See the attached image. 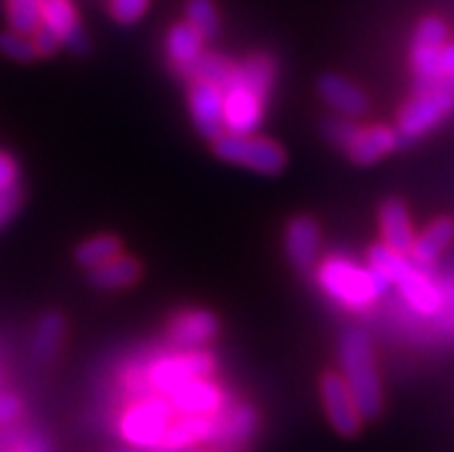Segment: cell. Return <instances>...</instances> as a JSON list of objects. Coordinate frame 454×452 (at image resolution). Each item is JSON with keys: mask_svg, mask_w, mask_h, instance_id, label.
Wrapping results in <instances>:
<instances>
[{"mask_svg": "<svg viewBox=\"0 0 454 452\" xmlns=\"http://www.w3.org/2000/svg\"><path fill=\"white\" fill-rule=\"evenodd\" d=\"M275 83V63L265 53L249 56L224 88V132L254 134L263 123L265 102Z\"/></svg>", "mask_w": 454, "mask_h": 452, "instance_id": "6da1fadb", "label": "cell"}, {"mask_svg": "<svg viewBox=\"0 0 454 452\" xmlns=\"http://www.w3.org/2000/svg\"><path fill=\"white\" fill-rule=\"evenodd\" d=\"M337 362L364 423L379 418L386 397H383V381H380L374 344L367 330L351 326L341 332L337 342Z\"/></svg>", "mask_w": 454, "mask_h": 452, "instance_id": "7a4b0ae2", "label": "cell"}, {"mask_svg": "<svg viewBox=\"0 0 454 452\" xmlns=\"http://www.w3.org/2000/svg\"><path fill=\"white\" fill-rule=\"evenodd\" d=\"M317 277L323 291L328 293L334 303L351 309H364L374 305L392 287L379 270L369 266L363 268L337 257L323 261Z\"/></svg>", "mask_w": 454, "mask_h": 452, "instance_id": "3957f363", "label": "cell"}, {"mask_svg": "<svg viewBox=\"0 0 454 452\" xmlns=\"http://www.w3.org/2000/svg\"><path fill=\"white\" fill-rule=\"evenodd\" d=\"M454 111V76L441 79L434 86L415 91L413 98L403 104L397 118V134L402 144H413L418 139L436 130Z\"/></svg>", "mask_w": 454, "mask_h": 452, "instance_id": "277c9868", "label": "cell"}, {"mask_svg": "<svg viewBox=\"0 0 454 452\" xmlns=\"http://www.w3.org/2000/svg\"><path fill=\"white\" fill-rule=\"evenodd\" d=\"M178 413L167 395H145L121 416L118 430L122 441L138 452L161 448L168 424Z\"/></svg>", "mask_w": 454, "mask_h": 452, "instance_id": "5b68a950", "label": "cell"}, {"mask_svg": "<svg viewBox=\"0 0 454 452\" xmlns=\"http://www.w3.org/2000/svg\"><path fill=\"white\" fill-rule=\"evenodd\" d=\"M213 153L222 162L245 166L259 176H279L286 169V150L282 144L259 134L222 132L213 141Z\"/></svg>", "mask_w": 454, "mask_h": 452, "instance_id": "8992f818", "label": "cell"}, {"mask_svg": "<svg viewBox=\"0 0 454 452\" xmlns=\"http://www.w3.org/2000/svg\"><path fill=\"white\" fill-rule=\"evenodd\" d=\"M215 372V358L203 349L157 358L145 372L150 395H171L173 390L194 378H206Z\"/></svg>", "mask_w": 454, "mask_h": 452, "instance_id": "52a82bcc", "label": "cell"}, {"mask_svg": "<svg viewBox=\"0 0 454 452\" xmlns=\"http://www.w3.org/2000/svg\"><path fill=\"white\" fill-rule=\"evenodd\" d=\"M448 44V26L441 17H425L415 26L413 35H411V49L409 60L411 69L415 76V91L420 88L434 86L441 81V72H438V60H441V52Z\"/></svg>", "mask_w": 454, "mask_h": 452, "instance_id": "ba28073f", "label": "cell"}, {"mask_svg": "<svg viewBox=\"0 0 454 452\" xmlns=\"http://www.w3.org/2000/svg\"><path fill=\"white\" fill-rule=\"evenodd\" d=\"M321 401L325 418H328L330 427L344 439H353L363 432L364 418L360 408H357L356 400H353L351 390L346 385L344 377L340 369H328L321 377Z\"/></svg>", "mask_w": 454, "mask_h": 452, "instance_id": "9c48e42d", "label": "cell"}, {"mask_svg": "<svg viewBox=\"0 0 454 452\" xmlns=\"http://www.w3.org/2000/svg\"><path fill=\"white\" fill-rule=\"evenodd\" d=\"M190 115L196 132L207 141H215L224 132V91L207 79H192Z\"/></svg>", "mask_w": 454, "mask_h": 452, "instance_id": "30bf717a", "label": "cell"}, {"mask_svg": "<svg viewBox=\"0 0 454 452\" xmlns=\"http://www.w3.org/2000/svg\"><path fill=\"white\" fill-rule=\"evenodd\" d=\"M219 328L222 323L210 309H184L168 323V342L180 351L203 349L217 337Z\"/></svg>", "mask_w": 454, "mask_h": 452, "instance_id": "8fae6325", "label": "cell"}, {"mask_svg": "<svg viewBox=\"0 0 454 452\" xmlns=\"http://www.w3.org/2000/svg\"><path fill=\"white\" fill-rule=\"evenodd\" d=\"M42 26L51 30L60 40V44L72 53L83 56L90 49V40H88L72 0H44L42 3Z\"/></svg>", "mask_w": 454, "mask_h": 452, "instance_id": "7c38bea8", "label": "cell"}, {"mask_svg": "<svg viewBox=\"0 0 454 452\" xmlns=\"http://www.w3.org/2000/svg\"><path fill=\"white\" fill-rule=\"evenodd\" d=\"M317 92L328 109H333L337 115H344V118H353V121L363 118L372 107L367 92L337 72H325V75L318 76Z\"/></svg>", "mask_w": 454, "mask_h": 452, "instance_id": "4fadbf2b", "label": "cell"}, {"mask_svg": "<svg viewBox=\"0 0 454 452\" xmlns=\"http://www.w3.org/2000/svg\"><path fill=\"white\" fill-rule=\"evenodd\" d=\"M284 247H286L288 261L300 273H309L318 261L321 252V226L311 215H295L288 219L284 231Z\"/></svg>", "mask_w": 454, "mask_h": 452, "instance_id": "5bb4252c", "label": "cell"}, {"mask_svg": "<svg viewBox=\"0 0 454 452\" xmlns=\"http://www.w3.org/2000/svg\"><path fill=\"white\" fill-rule=\"evenodd\" d=\"M167 397L178 416H217L226 408L224 390L210 377L183 384Z\"/></svg>", "mask_w": 454, "mask_h": 452, "instance_id": "9a60e30c", "label": "cell"}, {"mask_svg": "<svg viewBox=\"0 0 454 452\" xmlns=\"http://www.w3.org/2000/svg\"><path fill=\"white\" fill-rule=\"evenodd\" d=\"M402 146L397 130L387 125H367L357 127L351 141L346 144V157L357 166H369L387 157Z\"/></svg>", "mask_w": 454, "mask_h": 452, "instance_id": "2e32d148", "label": "cell"}, {"mask_svg": "<svg viewBox=\"0 0 454 452\" xmlns=\"http://www.w3.org/2000/svg\"><path fill=\"white\" fill-rule=\"evenodd\" d=\"M203 42L206 40L187 21L173 23L167 33V44L164 46H167L168 65H171L176 75L192 81L201 58L206 56Z\"/></svg>", "mask_w": 454, "mask_h": 452, "instance_id": "e0dca14e", "label": "cell"}, {"mask_svg": "<svg viewBox=\"0 0 454 452\" xmlns=\"http://www.w3.org/2000/svg\"><path fill=\"white\" fill-rule=\"evenodd\" d=\"M217 416H178V418H173L161 448L171 452H190L201 443H215L219 430Z\"/></svg>", "mask_w": 454, "mask_h": 452, "instance_id": "ac0fdd59", "label": "cell"}, {"mask_svg": "<svg viewBox=\"0 0 454 452\" xmlns=\"http://www.w3.org/2000/svg\"><path fill=\"white\" fill-rule=\"evenodd\" d=\"M379 226L383 245H387L399 254H411L415 242V229L409 208H406L402 199L392 196V199H386L380 203Z\"/></svg>", "mask_w": 454, "mask_h": 452, "instance_id": "d6986e66", "label": "cell"}, {"mask_svg": "<svg viewBox=\"0 0 454 452\" xmlns=\"http://www.w3.org/2000/svg\"><path fill=\"white\" fill-rule=\"evenodd\" d=\"M395 287L402 291L406 303H409L415 312H420V314L434 316L441 312V307H443V293H441V287L429 277L427 268H420V266H411V268L406 270V275H403Z\"/></svg>", "mask_w": 454, "mask_h": 452, "instance_id": "ffe728a7", "label": "cell"}, {"mask_svg": "<svg viewBox=\"0 0 454 452\" xmlns=\"http://www.w3.org/2000/svg\"><path fill=\"white\" fill-rule=\"evenodd\" d=\"M454 241V219L452 218H438L434 219L420 235H415L413 250H411V261L420 268H432L441 254Z\"/></svg>", "mask_w": 454, "mask_h": 452, "instance_id": "44dd1931", "label": "cell"}, {"mask_svg": "<svg viewBox=\"0 0 454 452\" xmlns=\"http://www.w3.org/2000/svg\"><path fill=\"white\" fill-rule=\"evenodd\" d=\"M219 430L215 443L222 441L224 446H245L254 439L259 430V416L249 404H236L226 407L219 413Z\"/></svg>", "mask_w": 454, "mask_h": 452, "instance_id": "7402d4cb", "label": "cell"}, {"mask_svg": "<svg viewBox=\"0 0 454 452\" xmlns=\"http://www.w3.org/2000/svg\"><path fill=\"white\" fill-rule=\"evenodd\" d=\"M141 273L144 270H141L137 257L118 254L106 264L88 270V280H90L92 287L104 289V291H118V289L134 287L141 280Z\"/></svg>", "mask_w": 454, "mask_h": 452, "instance_id": "603a6c76", "label": "cell"}, {"mask_svg": "<svg viewBox=\"0 0 454 452\" xmlns=\"http://www.w3.org/2000/svg\"><path fill=\"white\" fill-rule=\"evenodd\" d=\"M122 254V241L114 234H98L92 238H86L74 250V261L81 268L92 270L98 266L106 264L114 257Z\"/></svg>", "mask_w": 454, "mask_h": 452, "instance_id": "cb8c5ba5", "label": "cell"}, {"mask_svg": "<svg viewBox=\"0 0 454 452\" xmlns=\"http://www.w3.org/2000/svg\"><path fill=\"white\" fill-rule=\"evenodd\" d=\"M65 339V316L60 312H46L35 328L33 351L40 361H51Z\"/></svg>", "mask_w": 454, "mask_h": 452, "instance_id": "d4e9b609", "label": "cell"}, {"mask_svg": "<svg viewBox=\"0 0 454 452\" xmlns=\"http://www.w3.org/2000/svg\"><path fill=\"white\" fill-rule=\"evenodd\" d=\"M184 21L190 23L203 40H215L219 35V12L213 0H187Z\"/></svg>", "mask_w": 454, "mask_h": 452, "instance_id": "484cf974", "label": "cell"}, {"mask_svg": "<svg viewBox=\"0 0 454 452\" xmlns=\"http://www.w3.org/2000/svg\"><path fill=\"white\" fill-rule=\"evenodd\" d=\"M42 3L44 0H7V19L12 30L33 35L42 23Z\"/></svg>", "mask_w": 454, "mask_h": 452, "instance_id": "4316f807", "label": "cell"}, {"mask_svg": "<svg viewBox=\"0 0 454 452\" xmlns=\"http://www.w3.org/2000/svg\"><path fill=\"white\" fill-rule=\"evenodd\" d=\"M0 52L12 58V60H17V63H33L35 58L40 56L33 42V35H23L17 33V30L0 35Z\"/></svg>", "mask_w": 454, "mask_h": 452, "instance_id": "83f0119b", "label": "cell"}, {"mask_svg": "<svg viewBox=\"0 0 454 452\" xmlns=\"http://www.w3.org/2000/svg\"><path fill=\"white\" fill-rule=\"evenodd\" d=\"M150 0H109V14L121 26H134L148 12Z\"/></svg>", "mask_w": 454, "mask_h": 452, "instance_id": "f1b7e54d", "label": "cell"}, {"mask_svg": "<svg viewBox=\"0 0 454 452\" xmlns=\"http://www.w3.org/2000/svg\"><path fill=\"white\" fill-rule=\"evenodd\" d=\"M357 123H353V118H344V115H334V118H325L321 125L323 134L328 139L330 144H334L337 148L344 150L346 144L351 141V137L356 134Z\"/></svg>", "mask_w": 454, "mask_h": 452, "instance_id": "f546056e", "label": "cell"}, {"mask_svg": "<svg viewBox=\"0 0 454 452\" xmlns=\"http://www.w3.org/2000/svg\"><path fill=\"white\" fill-rule=\"evenodd\" d=\"M5 452H53L51 443L40 432H26Z\"/></svg>", "mask_w": 454, "mask_h": 452, "instance_id": "4dcf8cb0", "label": "cell"}, {"mask_svg": "<svg viewBox=\"0 0 454 452\" xmlns=\"http://www.w3.org/2000/svg\"><path fill=\"white\" fill-rule=\"evenodd\" d=\"M21 400L17 395H12V393H5V390H0V427L3 424H10L21 416Z\"/></svg>", "mask_w": 454, "mask_h": 452, "instance_id": "1f68e13d", "label": "cell"}, {"mask_svg": "<svg viewBox=\"0 0 454 452\" xmlns=\"http://www.w3.org/2000/svg\"><path fill=\"white\" fill-rule=\"evenodd\" d=\"M33 42L35 46H37V53H40V56H53V53L63 46L56 35L46 28V26H42V23H40V28L33 33Z\"/></svg>", "mask_w": 454, "mask_h": 452, "instance_id": "d6a6232c", "label": "cell"}, {"mask_svg": "<svg viewBox=\"0 0 454 452\" xmlns=\"http://www.w3.org/2000/svg\"><path fill=\"white\" fill-rule=\"evenodd\" d=\"M19 183V169L10 155L0 153V192L14 189Z\"/></svg>", "mask_w": 454, "mask_h": 452, "instance_id": "836d02e7", "label": "cell"}, {"mask_svg": "<svg viewBox=\"0 0 454 452\" xmlns=\"http://www.w3.org/2000/svg\"><path fill=\"white\" fill-rule=\"evenodd\" d=\"M19 189H5L0 192V226L10 222L14 218V212L19 210Z\"/></svg>", "mask_w": 454, "mask_h": 452, "instance_id": "e575fe53", "label": "cell"}, {"mask_svg": "<svg viewBox=\"0 0 454 452\" xmlns=\"http://www.w3.org/2000/svg\"><path fill=\"white\" fill-rule=\"evenodd\" d=\"M438 72L441 79H450L454 76V42H448L441 52V60H438Z\"/></svg>", "mask_w": 454, "mask_h": 452, "instance_id": "d590c367", "label": "cell"}, {"mask_svg": "<svg viewBox=\"0 0 454 452\" xmlns=\"http://www.w3.org/2000/svg\"><path fill=\"white\" fill-rule=\"evenodd\" d=\"M190 452H215V450H207V448H194V450Z\"/></svg>", "mask_w": 454, "mask_h": 452, "instance_id": "8d00e7d4", "label": "cell"}, {"mask_svg": "<svg viewBox=\"0 0 454 452\" xmlns=\"http://www.w3.org/2000/svg\"><path fill=\"white\" fill-rule=\"evenodd\" d=\"M150 452H171V450H167V448H155V450H150Z\"/></svg>", "mask_w": 454, "mask_h": 452, "instance_id": "74e56055", "label": "cell"}, {"mask_svg": "<svg viewBox=\"0 0 454 452\" xmlns=\"http://www.w3.org/2000/svg\"><path fill=\"white\" fill-rule=\"evenodd\" d=\"M134 452H138V450H134Z\"/></svg>", "mask_w": 454, "mask_h": 452, "instance_id": "f35d334b", "label": "cell"}]
</instances>
